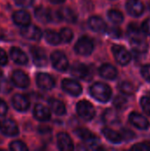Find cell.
I'll return each instance as SVG.
<instances>
[{"label":"cell","instance_id":"f6af8a7d","mask_svg":"<svg viewBox=\"0 0 150 151\" xmlns=\"http://www.w3.org/2000/svg\"><path fill=\"white\" fill-rule=\"evenodd\" d=\"M65 1V0H50V2L53 3V4H61V3H63Z\"/></svg>","mask_w":150,"mask_h":151},{"label":"cell","instance_id":"484cf974","mask_svg":"<svg viewBox=\"0 0 150 151\" xmlns=\"http://www.w3.org/2000/svg\"><path fill=\"white\" fill-rule=\"evenodd\" d=\"M103 134L106 137L107 140H109L111 142H113V143H119L121 142L122 141V137L121 135L115 132L114 130L111 129V128H108V127H105L103 129Z\"/></svg>","mask_w":150,"mask_h":151},{"label":"cell","instance_id":"ac0fdd59","mask_svg":"<svg viewBox=\"0 0 150 151\" xmlns=\"http://www.w3.org/2000/svg\"><path fill=\"white\" fill-rule=\"evenodd\" d=\"M88 26L93 31L97 32V33H103L107 29V26L104 20L98 16L91 17L88 19Z\"/></svg>","mask_w":150,"mask_h":151},{"label":"cell","instance_id":"836d02e7","mask_svg":"<svg viewBox=\"0 0 150 151\" xmlns=\"http://www.w3.org/2000/svg\"><path fill=\"white\" fill-rule=\"evenodd\" d=\"M128 35L130 38H134V37H142L141 33L140 31V28L137 25L134 23H132L128 27Z\"/></svg>","mask_w":150,"mask_h":151},{"label":"cell","instance_id":"d6a6232c","mask_svg":"<svg viewBox=\"0 0 150 151\" xmlns=\"http://www.w3.org/2000/svg\"><path fill=\"white\" fill-rule=\"evenodd\" d=\"M60 35V38H61V41L65 42H70L72 40V37H73V33L72 31L68 28V27H65V28H63L59 34Z\"/></svg>","mask_w":150,"mask_h":151},{"label":"cell","instance_id":"7bdbcfd3","mask_svg":"<svg viewBox=\"0 0 150 151\" xmlns=\"http://www.w3.org/2000/svg\"><path fill=\"white\" fill-rule=\"evenodd\" d=\"M142 30L145 34L150 35V19H147L142 24Z\"/></svg>","mask_w":150,"mask_h":151},{"label":"cell","instance_id":"5b68a950","mask_svg":"<svg viewBox=\"0 0 150 151\" xmlns=\"http://www.w3.org/2000/svg\"><path fill=\"white\" fill-rule=\"evenodd\" d=\"M113 55L117 60V62L122 65H127L131 60V55L127 51V50L120 45H114L112 47Z\"/></svg>","mask_w":150,"mask_h":151},{"label":"cell","instance_id":"9c48e42d","mask_svg":"<svg viewBox=\"0 0 150 151\" xmlns=\"http://www.w3.org/2000/svg\"><path fill=\"white\" fill-rule=\"evenodd\" d=\"M62 87H63V89L66 93H68L72 96H80V93L82 92V88H81L80 84L79 82H77L76 81H73L71 79L64 80L62 82Z\"/></svg>","mask_w":150,"mask_h":151},{"label":"cell","instance_id":"4fadbf2b","mask_svg":"<svg viewBox=\"0 0 150 151\" xmlns=\"http://www.w3.org/2000/svg\"><path fill=\"white\" fill-rule=\"evenodd\" d=\"M129 120L135 127H137L141 130H146L149 127V120L144 116H142L137 112L131 113L129 116Z\"/></svg>","mask_w":150,"mask_h":151},{"label":"cell","instance_id":"cb8c5ba5","mask_svg":"<svg viewBox=\"0 0 150 151\" xmlns=\"http://www.w3.org/2000/svg\"><path fill=\"white\" fill-rule=\"evenodd\" d=\"M49 105L50 107V109L57 114V115H64L65 114L66 112V110H65V104L57 100V99H55V98H51L49 100Z\"/></svg>","mask_w":150,"mask_h":151},{"label":"cell","instance_id":"8992f818","mask_svg":"<svg viewBox=\"0 0 150 151\" xmlns=\"http://www.w3.org/2000/svg\"><path fill=\"white\" fill-rule=\"evenodd\" d=\"M75 133L82 141L87 142L91 149H96V146L99 145L98 139L89 130L86 128H79L75 131Z\"/></svg>","mask_w":150,"mask_h":151},{"label":"cell","instance_id":"7402d4cb","mask_svg":"<svg viewBox=\"0 0 150 151\" xmlns=\"http://www.w3.org/2000/svg\"><path fill=\"white\" fill-rule=\"evenodd\" d=\"M12 19L15 24H17L18 26H22V27L28 25L31 20L30 15L26 11H23V10L16 12L13 14Z\"/></svg>","mask_w":150,"mask_h":151},{"label":"cell","instance_id":"f35d334b","mask_svg":"<svg viewBox=\"0 0 150 151\" xmlns=\"http://www.w3.org/2000/svg\"><path fill=\"white\" fill-rule=\"evenodd\" d=\"M108 33H109V35L111 36V37H113V38H119L120 36H121V35H122V33H121V30L118 28V27H110L109 29H108Z\"/></svg>","mask_w":150,"mask_h":151},{"label":"cell","instance_id":"ab89813d","mask_svg":"<svg viewBox=\"0 0 150 151\" xmlns=\"http://www.w3.org/2000/svg\"><path fill=\"white\" fill-rule=\"evenodd\" d=\"M141 74L148 81L150 82V65H146L142 67Z\"/></svg>","mask_w":150,"mask_h":151},{"label":"cell","instance_id":"30bf717a","mask_svg":"<svg viewBox=\"0 0 150 151\" xmlns=\"http://www.w3.org/2000/svg\"><path fill=\"white\" fill-rule=\"evenodd\" d=\"M36 82L39 88L44 90H50L55 86L54 79L48 73H40L36 76Z\"/></svg>","mask_w":150,"mask_h":151},{"label":"cell","instance_id":"8d00e7d4","mask_svg":"<svg viewBox=\"0 0 150 151\" xmlns=\"http://www.w3.org/2000/svg\"><path fill=\"white\" fill-rule=\"evenodd\" d=\"M132 150L149 151L150 150V143H149V142H141V143L135 144L132 147Z\"/></svg>","mask_w":150,"mask_h":151},{"label":"cell","instance_id":"e0dca14e","mask_svg":"<svg viewBox=\"0 0 150 151\" xmlns=\"http://www.w3.org/2000/svg\"><path fill=\"white\" fill-rule=\"evenodd\" d=\"M57 145L58 148L63 151H71L73 150L72 141L65 133H59L57 134Z\"/></svg>","mask_w":150,"mask_h":151},{"label":"cell","instance_id":"d6986e66","mask_svg":"<svg viewBox=\"0 0 150 151\" xmlns=\"http://www.w3.org/2000/svg\"><path fill=\"white\" fill-rule=\"evenodd\" d=\"M34 118L40 121H47L50 119V111L42 104H36L34 109Z\"/></svg>","mask_w":150,"mask_h":151},{"label":"cell","instance_id":"44dd1931","mask_svg":"<svg viewBox=\"0 0 150 151\" xmlns=\"http://www.w3.org/2000/svg\"><path fill=\"white\" fill-rule=\"evenodd\" d=\"M99 73L103 78L107 79V80H114L118 76L117 69L110 64L103 65L99 70Z\"/></svg>","mask_w":150,"mask_h":151},{"label":"cell","instance_id":"4316f807","mask_svg":"<svg viewBox=\"0 0 150 151\" xmlns=\"http://www.w3.org/2000/svg\"><path fill=\"white\" fill-rule=\"evenodd\" d=\"M59 13H60L61 19H65L68 22L73 23L77 20V15L74 12V11L72 10L71 8H68V7L63 8L59 11Z\"/></svg>","mask_w":150,"mask_h":151},{"label":"cell","instance_id":"d4e9b609","mask_svg":"<svg viewBox=\"0 0 150 151\" xmlns=\"http://www.w3.org/2000/svg\"><path fill=\"white\" fill-rule=\"evenodd\" d=\"M103 119L105 123L114 125L119 122V117L116 111L112 109H107L103 114Z\"/></svg>","mask_w":150,"mask_h":151},{"label":"cell","instance_id":"4dcf8cb0","mask_svg":"<svg viewBox=\"0 0 150 151\" xmlns=\"http://www.w3.org/2000/svg\"><path fill=\"white\" fill-rule=\"evenodd\" d=\"M113 104L116 107V109L119 111H123L127 106V99L123 96H118L115 97L113 101Z\"/></svg>","mask_w":150,"mask_h":151},{"label":"cell","instance_id":"bcb514c9","mask_svg":"<svg viewBox=\"0 0 150 151\" xmlns=\"http://www.w3.org/2000/svg\"><path fill=\"white\" fill-rule=\"evenodd\" d=\"M2 74H3V72H2V70L0 69V77L2 76Z\"/></svg>","mask_w":150,"mask_h":151},{"label":"cell","instance_id":"5bb4252c","mask_svg":"<svg viewBox=\"0 0 150 151\" xmlns=\"http://www.w3.org/2000/svg\"><path fill=\"white\" fill-rule=\"evenodd\" d=\"M126 10L132 16L139 17L144 12V5L140 0H128L126 3Z\"/></svg>","mask_w":150,"mask_h":151},{"label":"cell","instance_id":"8fae6325","mask_svg":"<svg viewBox=\"0 0 150 151\" xmlns=\"http://www.w3.org/2000/svg\"><path fill=\"white\" fill-rule=\"evenodd\" d=\"M71 73L73 76L79 79H82V80L89 78V75H90L89 68L86 65L81 64V63H74L72 65Z\"/></svg>","mask_w":150,"mask_h":151},{"label":"cell","instance_id":"b9f144b4","mask_svg":"<svg viewBox=\"0 0 150 151\" xmlns=\"http://www.w3.org/2000/svg\"><path fill=\"white\" fill-rule=\"evenodd\" d=\"M14 1L18 5H20L23 7H28L33 4L34 0H14Z\"/></svg>","mask_w":150,"mask_h":151},{"label":"cell","instance_id":"83f0119b","mask_svg":"<svg viewBox=\"0 0 150 151\" xmlns=\"http://www.w3.org/2000/svg\"><path fill=\"white\" fill-rule=\"evenodd\" d=\"M45 39L49 43L52 45H57L61 42L60 35L53 30H47L45 32Z\"/></svg>","mask_w":150,"mask_h":151},{"label":"cell","instance_id":"1f68e13d","mask_svg":"<svg viewBox=\"0 0 150 151\" xmlns=\"http://www.w3.org/2000/svg\"><path fill=\"white\" fill-rule=\"evenodd\" d=\"M35 16L41 21H50L49 19V10H45L42 7H39L35 10Z\"/></svg>","mask_w":150,"mask_h":151},{"label":"cell","instance_id":"74e56055","mask_svg":"<svg viewBox=\"0 0 150 151\" xmlns=\"http://www.w3.org/2000/svg\"><path fill=\"white\" fill-rule=\"evenodd\" d=\"M120 135L122 137V140H125V141H131V140L134 139V137H135L134 133L129 129H122Z\"/></svg>","mask_w":150,"mask_h":151},{"label":"cell","instance_id":"7dc6e473","mask_svg":"<svg viewBox=\"0 0 150 151\" xmlns=\"http://www.w3.org/2000/svg\"><path fill=\"white\" fill-rule=\"evenodd\" d=\"M149 9H150V5H149Z\"/></svg>","mask_w":150,"mask_h":151},{"label":"cell","instance_id":"52a82bcc","mask_svg":"<svg viewBox=\"0 0 150 151\" xmlns=\"http://www.w3.org/2000/svg\"><path fill=\"white\" fill-rule=\"evenodd\" d=\"M20 34L23 37L32 41H39L42 37L41 29L36 26L29 25V24L22 27Z\"/></svg>","mask_w":150,"mask_h":151},{"label":"cell","instance_id":"ee69618b","mask_svg":"<svg viewBox=\"0 0 150 151\" xmlns=\"http://www.w3.org/2000/svg\"><path fill=\"white\" fill-rule=\"evenodd\" d=\"M7 111H8V107H7L6 104L3 100L0 99V116L5 115Z\"/></svg>","mask_w":150,"mask_h":151},{"label":"cell","instance_id":"e575fe53","mask_svg":"<svg viewBox=\"0 0 150 151\" xmlns=\"http://www.w3.org/2000/svg\"><path fill=\"white\" fill-rule=\"evenodd\" d=\"M10 150L13 151H27L28 149L24 142H22L20 141H15L11 143Z\"/></svg>","mask_w":150,"mask_h":151},{"label":"cell","instance_id":"60d3db41","mask_svg":"<svg viewBox=\"0 0 150 151\" xmlns=\"http://www.w3.org/2000/svg\"><path fill=\"white\" fill-rule=\"evenodd\" d=\"M8 62V58L5 53V51L3 49H0V65H4Z\"/></svg>","mask_w":150,"mask_h":151},{"label":"cell","instance_id":"ba28073f","mask_svg":"<svg viewBox=\"0 0 150 151\" xmlns=\"http://www.w3.org/2000/svg\"><path fill=\"white\" fill-rule=\"evenodd\" d=\"M0 131L8 136H15L19 134V128L15 121L10 119H5L0 121Z\"/></svg>","mask_w":150,"mask_h":151},{"label":"cell","instance_id":"2e32d148","mask_svg":"<svg viewBox=\"0 0 150 151\" xmlns=\"http://www.w3.org/2000/svg\"><path fill=\"white\" fill-rule=\"evenodd\" d=\"M31 53L34 65L37 66H44L47 65V57L43 50L38 47H33L31 49Z\"/></svg>","mask_w":150,"mask_h":151},{"label":"cell","instance_id":"7a4b0ae2","mask_svg":"<svg viewBox=\"0 0 150 151\" xmlns=\"http://www.w3.org/2000/svg\"><path fill=\"white\" fill-rule=\"evenodd\" d=\"M77 112L85 120H91L95 115V108L88 101H80L77 104Z\"/></svg>","mask_w":150,"mask_h":151},{"label":"cell","instance_id":"603a6c76","mask_svg":"<svg viewBox=\"0 0 150 151\" xmlns=\"http://www.w3.org/2000/svg\"><path fill=\"white\" fill-rule=\"evenodd\" d=\"M10 55L11 59L19 65H25L27 63V55L19 48H11L10 51Z\"/></svg>","mask_w":150,"mask_h":151},{"label":"cell","instance_id":"ffe728a7","mask_svg":"<svg viewBox=\"0 0 150 151\" xmlns=\"http://www.w3.org/2000/svg\"><path fill=\"white\" fill-rule=\"evenodd\" d=\"M130 42L133 50L136 53H145L148 50V43L143 39V37L131 38Z\"/></svg>","mask_w":150,"mask_h":151},{"label":"cell","instance_id":"9a60e30c","mask_svg":"<svg viewBox=\"0 0 150 151\" xmlns=\"http://www.w3.org/2000/svg\"><path fill=\"white\" fill-rule=\"evenodd\" d=\"M12 104H13L14 108L19 111H25L30 106V103H29V100L27 99V97L21 94H17L13 96Z\"/></svg>","mask_w":150,"mask_h":151},{"label":"cell","instance_id":"f1b7e54d","mask_svg":"<svg viewBox=\"0 0 150 151\" xmlns=\"http://www.w3.org/2000/svg\"><path fill=\"white\" fill-rule=\"evenodd\" d=\"M108 17L109 19L115 24H120L124 20V16L121 12L118 10H110L108 12Z\"/></svg>","mask_w":150,"mask_h":151},{"label":"cell","instance_id":"277c9868","mask_svg":"<svg viewBox=\"0 0 150 151\" xmlns=\"http://www.w3.org/2000/svg\"><path fill=\"white\" fill-rule=\"evenodd\" d=\"M51 63L53 66L58 71H65L68 68L69 62L66 56L61 51H55L51 54Z\"/></svg>","mask_w":150,"mask_h":151},{"label":"cell","instance_id":"f546056e","mask_svg":"<svg viewBox=\"0 0 150 151\" xmlns=\"http://www.w3.org/2000/svg\"><path fill=\"white\" fill-rule=\"evenodd\" d=\"M119 90L124 94V95H132L134 92V87L133 85L129 82V81H122L121 83H119Z\"/></svg>","mask_w":150,"mask_h":151},{"label":"cell","instance_id":"d590c367","mask_svg":"<svg viewBox=\"0 0 150 151\" xmlns=\"http://www.w3.org/2000/svg\"><path fill=\"white\" fill-rule=\"evenodd\" d=\"M141 104L143 109V111L150 116V97L149 96H144L141 100Z\"/></svg>","mask_w":150,"mask_h":151},{"label":"cell","instance_id":"6da1fadb","mask_svg":"<svg viewBox=\"0 0 150 151\" xmlns=\"http://www.w3.org/2000/svg\"><path fill=\"white\" fill-rule=\"evenodd\" d=\"M90 93L91 96L96 99L97 101L101 103H106L110 100L111 96V88L101 82H96L95 83L91 88H90Z\"/></svg>","mask_w":150,"mask_h":151},{"label":"cell","instance_id":"7c38bea8","mask_svg":"<svg viewBox=\"0 0 150 151\" xmlns=\"http://www.w3.org/2000/svg\"><path fill=\"white\" fill-rule=\"evenodd\" d=\"M11 81L14 85L19 88H26L29 85V78L28 76L22 71L17 70L12 73Z\"/></svg>","mask_w":150,"mask_h":151},{"label":"cell","instance_id":"3957f363","mask_svg":"<svg viewBox=\"0 0 150 151\" xmlns=\"http://www.w3.org/2000/svg\"><path fill=\"white\" fill-rule=\"evenodd\" d=\"M94 50L93 42L86 36L81 37L75 44V50L78 54L82 56H88L92 53Z\"/></svg>","mask_w":150,"mask_h":151}]
</instances>
